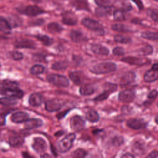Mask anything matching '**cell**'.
<instances>
[{
	"mask_svg": "<svg viewBox=\"0 0 158 158\" xmlns=\"http://www.w3.org/2000/svg\"><path fill=\"white\" fill-rule=\"evenodd\" d=\"M113 53L115 56H122L125 54V51L121 47H115L113 49Z\"/></svg>",
	"mask_w": 158,
	"mask_h": 158,
	"instance_id": "cell-50",
	"label": "cell"
},
{
	"mask_svg": "<svg viewBox=\"0 0 158 158\" xmlns=\"http://www.w3.org/2000/svg\"><path fill=\"white\" fill-rule=\"evenodd\" d=\"M109 96V93L107 91H104L103 93H102L101 94H99L98 96H97L96 98H94V101H102L105 99H106Z\"/></svg>",
	"mask_w": 158,
	"mask_h": 158,
	"instance_id": "cell-47",
	"label": "cell"
},
{
	"mask_svg": "<svg viewBox=\"0 0 158 158\" xmlns=\"http://www.w3.org/2000/svg\"><path fill=\"white\" fill-rule=\"evenodd\" d=\"M48 29L51 33H59L63 30V27L56 22H52L48 24Z\"/></svg>",
	"mask_w": 158,
	"mask_h": 158,
	"instance_id": "cell-33",
	"label": "cell"
},
{
	"mask_svg": "<svg viewBox=\"0 0 158 158\" xmlns=\"http://www.w3.org/2000/svg\"><path fill=\"white\" fill-rule=\"evenodd\" d=\"M122 61L127 62L130 65H142L149 64L151 61L148 59L144 58H139L136 57H127L122 59Z\"/></svg>",
	"mask_w": 158,
	"mask_h": 158,
	"instance_id": "cell-13",
	"label": "cell"
},
{
	"mask_svg": "<svg viewBox=\"0 0 158 158\" xmlns=\"http://www.w3.org/2000/svg\"><path fill=\"white\" fill-rule=\"evenodd\" d=\"M117 85L115 83H106L104 85V91L110 93L114 92L115 91L117 90Z\"/></svg>",
	"mask_w": 158,
	"mask_h": 158,
	"instance_id": "cell-44",
	"label": "cell"
},
{
	"mask_svg": "<svg viewBox=\"0 0 158 158\" xmlns=\"http://www.w3.org/2000/svg\"><path fill=\"white\" fill-rule=\"evenodd\" d=\"M157 157H158L157 151H153L147 156V157H150V158H156Z\"/></svg>",
	"mask_w": 158,
	"mask_h": 158,
	"instance_id": "cell-53",
	"label": "cell"
},
{
	"mask_svg": "<svg viewBox=\"0 0 158 158\" xmlns=\"http://www.w3.org/2000/svg\"><path fill=\"white\" fill-rule=\"evenodd\" d=\"M70 110H66V111H65V112H61V113H60V114H59L57 115V117H58V118L59 119H61L62 118H63L66 114H67V113Z\"/></svg>",
	"mask_w": 158,
	"mask_h": 158,
	"instance_id": "cell-55",
	"label": "cell"
},
{
	"mask_svg": "<svg viewBox=\"0 0 158 158\" xmlns=\"http://www.w3.org/2000/svg\"><path fill=\"white\" fill-rule=\"evenodd\" d=\"M114 8L110 6H99L95 9V14L98 17H106L113 12Z\"/></svg>",
	"mask_w": 158,
	"mask_h": 158,
	"instance_id": "cell-20",
	"label": "cell"
},
{
	"mask_svg": "<svg viewBox=\"0 0 158 158\" xmlns=\"http://www.w3.org/2000/svg\"><path fill=\"white\" fill-rule=\"evenodd\" d=\"M135 97V91L133 89H128L119 93L118 100L123 102H130L132 101Z\"/></svg>",
	"mask_w": 158,
	"mask_h": 158,
	"instance_id": "cell-11",
	"label": "cell"
},
{
	"mask_svg": "<svg viewBox=\"0 0 158 158\" xmlns=\"http://www.w3.org/2000/svg\"><path fill=\"white\" fill-rule=\"evenodd\" d=\"M29 115L27 112H17L13 114L11 116V120L16 123H20L25 122L27 119H28Z\"/></svg>",
	"mask_w": 158,
	"mask_h": 158,
	"instance_id": "cell-17",
	"label": "cell"
},
{
	"mask_svg": "<svg viewBox=\"0 0 158 158\" xmlns=\"http://www.w3.org/2000/svg\"><path fill=\"white\" fill-rule=\"evenodd\" d=\"M114 19L117 21H124L127 19L125 11L122 9H117L113 12Z\"/></svg>",
	"mask_w": 158,
	"mask_h": 158,
	"instance_id": "cell-28",
	"label": "cell"
},
{
	"mask_svg": "<svg viewBox=\"0 0 158 158\" xmlns=\"http://www.w3.org/2000/svg\"><path fill=\"white\" fill-rule=\"evenodd\" d=\"M70 79L76 85H80L81 82V77L78 72H71L69 73Z\"/></svg>",
	"mask_w": 158,
	"mask_h": 158,
	"instance_id": "cell-34",
	"label": "cell"
},
{
	"mask_svg": "<svg viewBox=\"0 0 158 158\" xmlns=\"http://www.w3.org/2000/svg\"><path fill=\"white\" fill-rule=\"evenodd\" d=\"M70 4L77 10H85L89 11V5L85 0H71Z\"/></svg>",
	"mask_w": 158,
	"mask_h": 158,
	"instance_id": "cell-22",
	"label": "cell"
},
{
	"mask_svg": "<svg viewBox=\"0 0 158 158\" xmlns=\"http://www.w3.org/2000/svg\"><path fill=\"white\" fill-rule=\"evenodd\" d=\"M30 1H32V2H33L38 3V2H41V0H30Z\"/></svg>",
	"mask_w": 158,
	"mask_h": 158,
	"instance_id": "cell-61",
	"label": "cell"
},
{
	"mask_svg": "<svg viewBox=\"0 0 158 158\" xmlns=\"http://www.w3.org/2000/svg\"><path fill=\"white\" fill-rule=\"evenodd\" d=\"M157 106H158V102H157Z\"/></svg>",
	"mask_w": 158,
	"mask_h": 158,
	"instance_id": "cell-63",
	"label": "cell"
},
{
	"mask_svg": "<svg viewBox=\"0 0 158 158\" xmlns=\"http://www.w3.org/2000/svg\"><path fill=\"white\" fill-rule=\"evenodd\" d=\"M1 88H19V84L14 81L6 80L1 84Z\"/></svg>",
	"mask_w": 158,
	"mask_h": 158,
	"instance_id": "cell-31",
	"label": "cell"
},
{
	"mask_svg": "<svg viewBox=\"0 0 158 158\" xmlns=\"http://www.w3.org/2000/svg\"><path fill=\"white\" fill-rule=\"evenodd\" d=\"M14 46L16 48L33 49L36 47V43L32 40L25 39V40H20L16 41L14 44Z\"/></svg>",
	"mask_w": 158,
	"mask_h": 158,
	"instance_id": "cell-16",
	"label": "cell"
},
{
	"mask_svg": "<svg viewBox=\"0 0 158 158\" xmlns=\"http://www.w3.org/2000/svg\"><path fill=\"white\" fill-rule=\"evenodd\" d=\"M8 22L11 27H17L20 25L22 23V20H20V19H19L16 15L9 17Z\"/></svg>",
	"mask_w": 158,
	"mask_h": 158,
	"instance_id": "cell-40",
	"label": "cell"
},
{
	"mask_svg": "<svg viewBox=\"0 0 158 158\" xmlns=\"http://www.w3.org/2000/svg\"><path fill=\"white\" fill-rule=\"evenodd\" d=\"M70 125L71 128L75 131H80L85 127V121L81 117L75 115L71 118Z\"/></svg>",
	"mask_w": 158,
	"mask_h": 158,
	"instance_id": "cell-7",
	"label": "cell"
},
{
	"mask_svg": "<svg viewBox=\"0 0 158 158\" xmlns=\"http://www.w3.org/2000/svg\"><path fill=\"white\" fill-rule=\"evenodd\" d=\"M114 41L119 43L127 44L131 42V39L130 37L127 36H124L122 35H116L114 36Z\"/></svg>",
	"mask_w": 158,
	"mask_h": 158,
	"instance_id": "cell-37",
	"label": "cell"
},
{
	"mask_svg": "<svg viewBox=\"0 0 158 158\" xmlns=\"http://www.w3.org/2000/svg\"><path fill=\"white\" fill-rule=\"evenodd\" d=\"M86 117L88 120L91 122H96L99 119V114L96 110L93 109H89L87 111L86 114Z\"/></svg>",
	"mask_w": 158,
	"mask_h": 158,
	"instance_id": "cell-27",
	"label": "cell"
},
{
	"mask_svg": "<svg viewBox=\"0 0 158 158\" xmlns=\"http://www.w3.org/2000/svg\"><path fill=\"white\" fill-rule=\"evenodd\" d=\"M17 103V99L10 98V97H3L0 98V104L3 106H11Z\"/></svg>",
	"mask_w": 158,
	"mask_h": 158,
	"instance_id": "cell-32",
	"label": "cell"
},
{
	"mask_svg": "<svg viewBox=\"0 0 158 158\" xmlns=\"http://www.w3.org/2000/svg\"><path fill=\"white\" fill-rule=\"evenodd\" d=\"M62 22L67 25H75L78 22V19L73 12L65 11L62 14Z\"/></svg>",
	"mask_w": 158,
	"mask_h": 158,
	"instance_id": "cell-10",
	"label": "cell"
},
{
	"mask_svg": "<svg viewBox=\"0 0 158 158\" xmlns=\"http://www.w3.org/2000/svg\"><path fill=\"white\" fill-rule=\"evenodd\" d=\"M76 135L75 133H70L61 139L58 143V150L60 152L64 153L71 148Z\"/></svg>",
	"mask_w": 158,
	"mask_h": 158,
	"instance_id": "cell-4",
	"label": "cell"
},
{
	"mask_svg": "<svg viewBox=\"0 0 158 158\" xmlns=\"http://www.w3.org/2000/svg\"><path fill=\"white\" fill-rule=\"evenodd\" d=\"M23 139L19 136H13L9 138V144L14 148H18L22 145Z\"/></svg>",
	"mask_w": 158,
	"mask_h": 158,
	"instance_id": "cell-26",
	"label": "cell"
},
{
	"mask_svg": "<svg viewBox=\"0 0 158 158\" xmlns=\"http://www.w3.org/2000/svg\"><path fill=\"white\" fill-rule=\"evenodd\" d=\"M18 10L25 15L31 17L36 16L45 13V11L43 9L36 6H28L23 9H20Z\"/></svg>",
	"mask_w": 158,
	"mask_h": 158,
	"instance_id": "cell-5",
	"label": "cell"
},
{
	"mask_svg": "<svg viewBox=\"0 0 158 158\" xmlns=\"http://www.w3.org/2000/svg\"><path fill=\"white\" fill-rule=\"evenodd\" d=\"M141 36L143 38H146L148 40H158V32L144 31L141 33Z\"/></svg>",
	"mask_w": 158,
	"mask_h": 158,
	"instance_id": "cell-35",
	"label": "cell"
},
{
	"mask_svg": "<svg viewBox=\"0 0 158 158\" xmlns=\"http://www.w3.org/2000/svg\"><path fill=\"white\" fill-rule=\"evenodd\" d=\"M144 80L146 82H152L158 80V71L153 69L146 72L144 75Z\"/></svg>",
	"mask_w": 158,
	"mask_h": 158,
	"instance_id": "cell-24",
	"label": "cell"
},
{
	"mask_svg": "<svg viewBox=\"0 0 158 158\" xmlns=\"http://www.w3.org/2000/svg\"><path fill=\"white\" fill-rule=\"evenodd\" d=\"M6 123V118L4 115H0V126L4 125Z\"/></svg>",
	"mask_w": 158,
	"mask_h": 158,
	"instance_id": "cell-56",
	"label": "cell"
},
{
	"mask_svg": "<svg viewBox=\"0 0 158 158\" xmlns=\"http://www.w3.org/2000/svg\"><path fill=\"white\" fill-rule=\"evenodd\" d=\"M24 127L25 129H34L41 127L43 125V121L37 118H28L25 122Z\"/></svg>",
	"mask_w": 158,
	"mask_h": 158,
	"instance_id": "cell-18",
	"label": "cell"
},
{
	"mask_svg": "<svg viewBox=\"0 0 158 158\" xmlns=\"http://www.w3.org/2000/svg\"><path fill=\"white\" fill-rule=\"evenodd\" d=\"M124 142L123 138L122 136H115L112 139V144L114 146H119Z\"/></svg>",
	"mask_w": 158,
	"mask_h": 158,
	"instance_id": "cell-45",
	"label": "cell"
},
{
	"mask_svg": "<svg viewBox=\"0 0 158 158\" xmlns=\"http://www.w3.org/2000/svg\"><path fill=\"white\" fill-rule=\"evenodd\" d=\"M32 148L37 153L44 154L47 149V144L42 138L36 137L33 139Z\"/></svg>",
	"mask_w": 158,
	"mask_h": 158,
	"instance_id": "cell-9",
	"label": "cell"
},
{
	"mask_svg": "<svg viewBox=\"0 0 158 158\" xmlns=\"http://www.w3.org/2000/svg\"><path fill=\"white\" fill-rule=\"evenodd\" d=\"M91 50L93 52L99 55H107L109 53V50L108 48L98 44H91Z\"/></svg>",
	"mask_w": 158,
	"mask_h": 158,
	"instance_id": "cell-23",
	"label": "cell"
},
{
	"mask_svg": "<svg viewBox=\"0 0 158 158\" xmlns=\"http://www.w3.org/2000/svg\"><path fill=\"white\" fill-rule=\"evenodd\" d=\"M120 6L122 7V10H125V12L130 11V10H132V9H133L131 5L128 2H127V1H120Z\"/></svg>",
	"mask_w": 158,
	"mask_h": 158,
	"instance_id": "cell-48",
	"label": "cell"
},
{
	"mask_svg": "<svg viewBox=\"0 0 158 158\" xmlns=\"http://www.w3.org/2000/svg\"><path fill=\"white\" fill-rule=\"evenodd\" d=\"M117 65L115 63L111 62H104L99 63L94 65L91 69V72L96 74H103L115 71Z\"/></svg>",
	"mask_w": 158,
	"mask_h": 158,
	"instance_id": "cell-1",
	"label": "cell"
},
{
	"mask_svg": "<svg viewBox=\"0 0 158 158\" xmlns=\"http://www.w3.org/2000/svg\"><path fill=\"white\" fill-rule=\"evenodd\" d=\"M70 39L75 43H80L86 40V37L80 30H73L70 33Z\"/></svg>",
	"mask_w": 158,
	"mask_h": 158,
	"instance_id": "cell-19",
	"label": "cell"
},
{
	"mask_svg": "<svg viewBox=\"0 0 158 158\" xmlns=\"http://www.w3.org/2000/svg\"><path fill=\"white\" fill-rule=\"evenodd\" d=\"M0 94L17 99L23 97V92L19 88H0Z\"/></svg>",
	"mask_w": 158,
	"mask_h": 158,
	"instance_id": "cell-6",
	"label": "cell"
},
{
	"mask_svg": "<svg viewBox=\"0 0 158 158\" xmlns=\"http://www.w3.org/2000/svg\"><path fill=\"white\" fill-rule=\"evenodd\" d=\"M43 20H41V19H38L37 20H35V21H34L33 22V24L34 25H41L43 23Z\"/></svg>",
	"mask_w": 158,
	"mask_h": 158,
	"instance_id": "cell-57",
	"label": "cell"
},
{
	"mask_svg": "<svg viewBox=\"0 0 158 158\" xmlns=\"http://www.w3.org/2000/svg\"><path fill=\"white\" fill-rule=\"evenodd\" d=\"M132 150L136 155L144 154L146 151V146L142 140H136L132 144Z\"/></svg>",
	"mask_w": 158,
	"mask_h": 158,
	"instance_id": "cell-15",
	"label": "cell"
},
{
	"mask_svg": "<svg viewBox=\"0 0 158 158\" xmlns=\"http://www.w3.org/2000/svg\"><path fill=\"white\" fill-rule=\"evenodd\" d=\"M152 69L158 71V63H156V64H153L152 66Z\"/></svg>",
	"mask_w": 158,
	"mask_h": 158,
	"instance_id": "cell-59",
	"label": "cell"
},
{
	"mask_svg": "<svg viewBox=\"0 0 158 158\" xmlns=\"http://www.w3.org/2000/svg\"><path fill=\"white\" fill-rule=\"evenodd\" d=\"M63 134V131H58V132H57L56 134H55V135L56 136H60V135H62Z\"/></svg>",
	"mask_w": 158,
	"mask_h": 158,
	"instance_id": "cell-60",
	"label": "cell"
},
{
	"mask_svg": "<svg viewBox=\"0 0 158 158\" xmlns=\"http://www.w3.org/2000/svg\"><path fill=\"white\" fill-rule=\"evenodd\" d=\"M121 157L123 158H133V157H135V156L129 152H127V153H125L123 155H122Z\"/></svg>",
	"mask_w": 158,
	"mask_h": 158,
	"instance_id": "cell-54",
	"label": "cell"
},
{
	"mask_svg": "<svg viewBox=\"0 0 158 158\" xmlns=\"http://www.w3.org/2000/svg\"><path fill=\"white\" fill-rule=\"evenodd\" d=\"M157 95H158V91L154 89L149 93V94H148V98L149 99H154L156 98Z\"/></svg>",
	"mask_w": 158,
	"mask_h": 158,
	"instance_id": "cell-51",
	"label": "cell"
},
{
	"mask_svg": "<svg viewBox=\"0 0 158 158\" xmlns=\"http://www.w3.org/2000/svg\"><path fill=\"white\" fill-rule=\"evenodd\" d=\"M10 56L14 60H21L23 57V54L20 52H19V51H12V52H10Z\"/></svg>",
	"mask_w": 158,
	"mask_h": 158,
	"instance_id": "cell-49",
	"label": "cell"
},
{
	"mask_svg": "<svg viewBox=\"0 0 158 158\" xmlns=\"http://www.w3.org/2000/svg\"><path fill=\"white\" fill-rule=\"evenodd\" d=\"M67 67V63L65 61H58L52 65V69L56 70H65Z\"/></svg>",
	"mask_w": 158,
	"mask_h": 158,
	"instance_id": "cell-41",
	"label": "cell"
},
{
	"mask_svg": "<svg viewBox=\"0 0 158 158\" xmlns=\"http://www.w3.org/2000/svg\"><path fill=\"white\" fill-rule=\"evenodd\" d=\"M132 23H136V24H141V20L139 19H133L131 20Z\"/></svg>",
	"mask_w": 158,
	"mask_h": 158,
	"instance_id": "cell-58",
	"label": "cell"
},
{
	"mask_svg": "<svg viewBox=\"0 0 158 158\" xmlns=\"http://www.w3.org/2000/svg\"><path fill=\"white\" fill-rule=\"evenodd\" d=\"M0 31L5 33H9L11 31V27L8 20L2 17H0Z\"/></svg>",
	"mask_w": 158,
	"mask_h": 158,
	"instance_id": "cell-25",
	"label": "cell"
},
{
	"mask_svg": "<svg viewBox=\"0 0 158 158\" xmlns=\"http://www.w3.org/2000/svg\"><path fill=\"white\" fill-rule=\"evenodd\" d=\"M152 52H153V48L150 45H146L138 50V53L143 56L151 54Z\"/></svg>",
	"mask_w": 158,
	"mask_h": 158,
	"instance_id": "cell-42",
	"label": "cell"
},
{
	"mask_svg": "<svg viewBox=\"0 0 158 158\" xmlns=\"http://www.w3.org/2000/svg\"><path fill=\"white\" fill-rule=\"evenodd\" d=\"M64 105L62 101L58 99H51L45 102L46 110L48 112H55L59 110Z\"/></svg>",
	"mask_w": 158,
	"mask_h": 158,
	"instance_id": "cell-8",
	"label": "cell"
},
{
	"mask_svg": "<svg viewBox=\"0 0 158 158\" xmlns=\"http://www.w3.org/2000/svg\"><path fill=\"white\" fill-rule=\"evenodd\" d=\"M147 15L154 22H158V9L154 8H148L146 9Z\"/></svg>",
	"mask_w": 158,
	"mask_h": 158,
	"instance_id": "cell-36",
	"label": "cell"
},
{
	"mask_svg": "<svg viewBox=\"0 0 158 158\" xmlns=\"http://www.w3.org/2000/svg\"><path fill=\"white\" fill-rule=\"evenodd\" d=\"M87 154V152L83 149L78 148L74 151L72 154V156L75 158H83L85 157Z\"/></svg>",
	"mask_w": 158,
	"mask_h": 158,
	"instance_id": "cell-43",
	"label": "cell"
},
{
	"mask_svg": "<svg viewBox=\"0 0 158 158\" xmlns=\"http://www.w3.org/2000/svg\"><path fill=\"white\" fill-rule=\"evenodd\" d=\"M38 40H40L44 45L45 46H50L52 44L53 40L52 38H49L47 35H38L36 36Z\"/></svg>",
	"mask_w": 158,
	"mask_h": 158,
	"instance_id": "cell-38",
	"label": "cell"
},
{
	"mask_svg": "<svg viewBox=\"0 0 158 158\" xmlns=\"http://www.w3.org/2000/svg\"><path fill=\"white\" fill-rule=\"evenodd\" d=\"M79 92L80 94L83 96L90 95L94 92V88L90 85H85L80 87Z\"/></svg>",
	"mask_w": 158,
	"mask_h": 158,
	"instance_id": "cell-29",
	"label": "cell"
},
{
	"mask_svg": "<svg viewBox=\"0 0 158 158\" xmlns=\"http://www.w3.org/2000/svg\"><path fill=\"white\" fill-rule=\"evenodd\" d=\"M136 75L133 72H128L125 73L120 78V85L125 86L133 83L135 80Z\"/></svg>",
	"mask_w": 158,
	"mask_h": 158,
	"instance_id": "cell-21",
	"label": "cell"
},
{
	"mask_svg": "<svg viewBox=\"0 0 158 158\" xmlns=\"http://www.w3.org/2000/svg\"><path fill=\"white\" fill-rule=\"evenodd\" d=\"M44 67L42 65L36 64L33 65L30 70V72L32 75H39L44 72Z\"/></svg>",
	"mask_w": 158,
	"mask_h": 158,
	"instance_id": "cell-39",
	"label": "cell"
},
{
	"mask_svg": "<svg viewBox=\"0 0 158 158\" xmlns=\"http://www.w3.org/2000/svg\"><path fill=\"white\" fill-rule=\"evenodd\" d=\"M131 1H132L136 5V6L138 7L139 10H141L143 9L144 6L141 0H131Z\"/></svg>",
	"mask_w": 158,
	"mask_h": 158,
	"instance_id": "cell-52",
	"label": "cell"
},
{
	"mask_svg": "<svg viewBox=\"0 0 158 158\" xmlns=\"http://www.w3.org/2000/svg\"><path fill=\"white\" fill-rule=\"evenodd\" d=\"M28 102L30 106L33 107H38L43 104L44 102V98L40 93H33L30 96Z\"/></svg>",
	"mask_w": 158,
	"mask_h": 158,
	"instance_id": "cell-14",
	"label": "cell"
},
{
	"mask_svg": "<svg viewBox=\"0 0 158 158\" xmlns=\"http://www.w3.org/2000/svg\"><path fill=\"white\" fill-rule=\"evenodd\" d=\"M127 125L132 129L138 130L145 128L147 123L141 118H130L127 122Z\"/></svg>",
	"mask_w": 158,
	"mask_h": 158,
	"instance_id": "cell-12",
	"label": "cell"
},
{
	"mask_svg": "<svg viewBox=\"0 0 158 158\" xmlns=\"http://www.w3.org/2000/svg\"><path fill=\"white\" fill-rule=\"evenodd\" d=\"M47 80L57 87H67L69 85V80L63 75L59 74H49L46 77Z\"/></svg>",
	"mask_w": 158,
	"mask_h": 158,
	"instance_id": "cell-3",
	"label": "cell"
},
{
	"mask_svg": "<svg viewBox=\"0 0 158 158\" xmlns=\"http://www.w3.org/2000/svg\"><path fill=\"white\" fill-rule=\"evenodd\" d=\"M81 23L87 28L95 31L99 35H103L104 34V30L102 24L93 19L85 17L82 19Z\"/></svg>",
	"mask_w": 158,
	"mask_h": 158,
	"instance_id": "cell-2",
	"label": "cell"
},
{
	"mask_svg": "<svg viewBox=\"0 0 158 158\" xmlns=\"http://www.w3.org/2000/svg\"><path fill=\"white\" fill-rule=\"evenodd\" d=\"M155 121H156V122L157 123V125H158V115H157L156 117V118H155Z\"/></svg>",
	"mask_w": 158,
	"mask_h": 158,
	"instance_id": "cell-62",
	"label": "cell"
},
{
	"mask_svg": "<svg viewBox=\"0 0 158 158\" xmlns=\"http://www.w3.org/2000/svg\"><path fill=\"white\" fill-rule=\"evenodd\" d=\"M94 2L98 6H109L111 5L112 0H94Z\"/></svg>",
	"mask_w": 158,
	"mask_h": 158,
	"instance_id": "cell-46",
	"label": "cell"
},
{
	"mask_svg": "<svg viewBox=\"0 0 158 158\" xmlns=\"http://www.w3.org/2000/svg\"><path fill=\"white\" fill-rule=\"evenodd\" d=\"M111 28L113 30L117 31H118V32L127 33V32H130L131 31V29H130L128 27H127L125 25L122 24V23L113 24L111 26Z\"/></svg>",
	"mask_w": 158,
	"mask_h": 158,
	"instance_id": "cell-30",
	"label": "cell"
}]
</instances>
